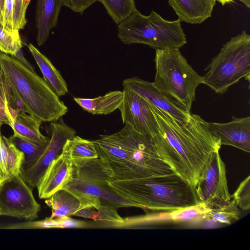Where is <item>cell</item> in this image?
I'll return each mask as SVG.
<instances>
[{
	"label": "cell",
	"mask_w": 250,
	"mask_h": 250,
	"mask_svg": "<svg viewBox=\"0 0 250 250\" xmlns=\"http://www.w3.org/2000/svg\"><path fill=\"white\" fill-rule=\"evenodd\" d=\"M10 87V83L0 69V122L11 126L13 118L8 100Z\"/></svg>",
	"instance_id": "cell-27"
},
{
	"label": "cell",
	"mask_w": 250,
	"mask_h": 250,
	"mask_svg": "<svg viewBox=\"0 0 250 250\" xmlns=\"http://www.w3.org/2000/svg\"><path fill=\"white\" fill-rule=\"evenodd\" d=\"M153 84L169 100L187 112L195 100L196 90L203 84L179 49L156 50Z\"/></svg>",
	"instance_id": "cell-5"
},
{
	"label": "cell",
	"mask_w": 250,
	"mask_h": 250,
	"mask_svg": "<svg viewBox=\"0 0 250 250\" xmlns=\"http://www.w3.org/2000/svg\"><path fill=\"white\" fill-rule=\"evenodd\" d=\"M1 215L27 220L37 219L41 206L21 174L9 177L0 185Z\"/></svg>",
	"instance_id": "cell-8"
},
{
	"label": "cell",
	"mask_w": 250,
	"mask_h": 250,
	"mask_svg": "<svg viewBox=\"0 0 250 250\" xmlns=\"http://www.w3.org/2000/svg\"><path fill=\"white\" fill-rule=\"evenodd\" d=\"M203 84L222 94L242 78L250 76V35L243 31L224 44L205 68Z\"/></svg>",
	"instance_id": "cell-7"
},
{
	"label": "cell",
	"mask_w": 250,
	"mask_h": 250,
	"mask_svg": "<svg viewBox=\"0 0 250 250\" xmlns=\"http://www.w3.org/2000/svg\"><path fill=\"white\" fill-rule=\"evenodd\" d=\"M0 184H1V182H0Z\"/></svg>",
	"instance_id": "cell-39"
},
{
	"label": "cell",
	"mask_w": 250,
	"mask_h": 250,
	"mask_svg": "<svg viewBox=\"0 0 250 250\" xmlns=\"http://www.w3.org/2000/svg\"><path fill=\"white\" fill-rule=\"evenodd\" d=\"M99 0H63V5L74 12L82 14L87 8Z\"/></svg>",
	"instance_id": "cell-34"
},
{
	"label": "cell",
	"mask_w": 250,
	"mask_h": 250,
	"mask_svg": "<svg viewBox=\"0 0 250 250\" xmlns=\"http://www.w3.org/2000/svg\"><path fill=\"white\" fill-rule=\"evenodd\" d=\"M45 202L52 209L51 218L73 216L81 207L79 199L64 189L54 193Z\"/></svg>",
	"instance_id": "cell-21"
},
{
	"label": "cell",
	"mask_w": 250,
	"mask_h": 250,
	"mask_svg": "<svg viewBox=\"0 0 250 250\" xmlns=\"http://www.w3.org/2000/svg\"><path fill=\"white\" fill-rule=\"evenodd\" d=\"M116 210L110 204L103 202L96 208H81L73 216L92 219L96 223L102 224V226L103 227L116 228L124 221L123 218L119 215Z\"/></svg>",
	"instance_id": "cell-22"
},
{
	"label": "cell",
	"mask_w": 250,
	"mask_h": 250,
	"mask_svg": "<svg viewBox=\"0 0 250 250\" xmlns=\"http://www.w3.org/2000/svg\"><path fill=\"white\" fill-rule=\"evenodd\" d=\"M181 21L163 19L152 10L148 16L137 9L118 25V36L125 44L140 43L156 50L180 49L187 43Z\"/></svg>",
	"instance_id": "cell-6"
},
{
	"label": "cell",
	"mask_w": 250,
	"mask_h": 250,
	"mask_svg": "<svg viewBox=\"0 0 250 250\" xmlns=\"http://www.w3.org/2000/svg\"><path fill=\"white\" fill-rule=\"evenodd\" d=\"M42 121L27 113L19 114L11 125L15 136L38 142L49 140V138L40 132Z\"/></svg>",
	"instance_id": "cell-23"
},
{
	"label": "cell",
	"mask_w": 250,
	"mask_h": 250,
	"mask_svg": "<svg viewBox=\"0 0 250 250\" xmlns=\"http://www.w3.org/2000/svg\"><path fill=\"white\" fill-rule=\"evenodd\" d=\"M4 0H0V12L3 19Z\"/></svg>",
	"instance_id": "cell-36"
},
{
	"label": "cell",
	"mask_w": 250,
	"mask_h": 250,
	"mask_svg": "<svg viewBox=\"0 0 250 250\" xmlns=\"http://www.w3.org/2000/svg\"><path fill=\"white\" fill-rule=\"evenodd\" d=\"M31 0H15L16 15L20 30L24 28L27 23L26 12Z\"/></svg>",
	"instance_id": "cell-33"
},
{
	"label": "cell",
	"mask_w": 250,
	"mask_h": 250,
	"mask_svg": "<svg viewBox=\"0 0 250 250\" xmlns=\"http://www.w3.org/2000/svg\"><path fill=\"white\" fill-rule=\"evenodd\" d=\"M73 165L60 153L51 163L39 182L37 188L40 199H47L74 178Z\"/></svg>",
	"instance_id": "cell-15"
},
{
	"label": "cell",
	"mask_w": 250,
	"mask_h": 250,
	"mask_svg": "<svg viewBox=\"0 0 250 250\" xmlns=\"http://www.w3.org/2000/svg\"><path fill=\"white\" fill-rule=\"evenodd\" d=\"M108 181L147 178L174 172L159 155L151 137L125 124L92 141Z\"/></svg>",
	"instance_id": "cell-2"
},
{
	"label": "cell",
	"mask_w": 250,
	"mask_h": 250,
	"mask_svg": "<svg viewBox=\"0 0 250 250\" xmlns=\"http://www.w3.org/2000/svg\"><path fill=\"white\" fill-rule=\"evenodd\" d=\"M27 47L48 86L59 97L67 94L68 92L67 83L51 61L32 44L29 43Z\"/></svg>",
	"instance_id": "cell-19"
},
{
	"label": "cell",
	"mask_w": 250,
	"mask_h": 250,
	"mask_svg": "<svg viewBox=\"0 0 250 250\" xmlns=\"http://www.w3.org/2000/svg\"><path fill=\"white\" fill-rule=\"evenodd\" d=\"M240 212L233 200L226 205L215 208L210 209L206 217L212 219L224 224L229 225L239 219Z\"/></svg>",
	"instance_id": "cell-26"
},
{
	"label": "cell",
	"mask_w": 250,
	"mask_h": 250,
	"mask_svg": "<svg viewBox=\"0 0 250 250\" xmlns=\"http://www.w3.org/2000/svg\"><path fill=\"white\" fill-rule=\"evenodd\" d=\"M216 0H168L181 22L200 24L211 16Z\"/></svg>",
	"instance_id": "cell-16"
},
{
	"label": "cell",
	"mask_w": 250,
	"mask_h": 250,
	"mask_svg": "<svg viewBox=\"0 0 250 250\" xmlns=\"http://www.w3.org/2000/svg\"><path fill=\"white\" fill-rule=\"evenodd\" d=\"M123 98V91L116 90L95 98L74 97L73 100L84 110L92 114L107 115L119 109Z\"/></svg>",
	"instance_id": "cell-20"
},
{
	"label": "cell",
	"mask_w": 250,
	"mask_h": 250,
	"mask_svg": "<svg viewBox=\"0 0 250 250\" xmlns=\"http://www.w3.org/2000/svg\"><path fill=\"white\" fill-rule=\"evenodd\" d=\"M60 119L58 122L51 123V138L38 160L30 168L21 171L22 179L32 189L37 187L48 167L62 151L66 142L76 135V131Z\"/></svg>",
	"instance_id": "cell-12"
},
{
	"label": "cell",
	"mask_w": 250,
	"mask_h": 250,
	"mask_svg": "<svg viewBox=\"0 0 250 250\" xmlns=\"http://www.w3.org/2000/svg\"><path fill=\"white\" fill-rule=\"evenodd\" d=\"M63 0H37L35 14L37 42L42 45L48 38L51 30L56 26Z\"/></svg>",
	"instance_id": "cell-17"
},
{
	"label": "cell",
	"mask_w": 250,
	"mask_h": 250,
	"mask_svg": "<svg viewBox=\"0 0 250 250\" xmlns=\"http://www.w3.org/2000/svg\"><path fill=\"white\" fill-rule=\"evenodd\" d=\"M7 146L6 166L9 178L20 174L24 155L10 140L3 136Z\"/></svg>",
	"instance_id": "cell-28"
},
{
	"label": "cell",
	"mask_w": 250,
	"mask_h": 250,
	"mask_svg": "<svg viewBox=\"0 0 250 250\" xmlns=\"http://www.w3.org/2000/svg\"><path fill=\"white\" fill-rule=\"evenodd\" d=\"M238 208L243 210L250 208V176L249 175L240 183L237 188L231 195Z\"/></svg>",
	"instance_id": "cell-31"
},
{
	"label": "cell",
	"mask_w": 250,
	"mask_h": 250,
	"mask_svg": "<svg viewBox=\"0 0 250 250\" xmlns=\"http://www.w3.org/2000/svg\"><path fill=\"white\" fill-rule=\"evenodd\" d=\"M9 139L24 155L21 171L32 167L39 159L49 140L38 142L13 135Z\"/></svg>",
	"instance_id": "cell-24"
},
{
	"label": "cell",
	"mask_w": 250,
	"mask_h": 250,
	"mask_svg": "<svg viewBox=\"0 0 250 250\" xmlns=\"http://www.w3.org/2000/svg\"><path fill=\"white\" fill-rule=\"evenodd\" d=\"M2 27L8 33L16 36H20V30L15 12V0H4Z\"/></svg>",
	"instance_id": "cell-29"
},
{
	"label": "cell",
	"mask_w": 250,
	"mask_h": 250,
	"mask_svg": "<svg viewBox=\"0 0 250 250\" xmlns=\"http://www.w3.org/2000/svg\"><path fill=\"white\" fill-rule=\"evenodd\" d=\"M151 106L159 125V134L152 138L159 155L176 174L194 188L212 155L220 150V140L198 115L191 113L184 123Z\"/></svg>",
	"instance_id": "cell-1"
},
{
	"label": "cell",
	"mask_w": 250,
	"mask_h": 250,
	"mask_svg": "<svg viewBox=\"0 0 250 250\" xmlns=\"http://www.w3.org/2000/svg\"><path fill=\"white\" fill-rule=\"evenodd\" d=\"M226 173L225 164L219 150L217 151L211 156L194 187L199 204L211 209L223 206L231 200Z\"/></svg>",
	"instance_id": "cell-9"
},
{
	"label": "cell",
	"mask_w": 250,
	"mask_h": 250,
	"mask_svg": "<svg viewBox=\"0 0 250 250\" xmlns=\"http://www.w3.org/2000/svg\"><path fill=\"white\" fill-rule=\"evenodd\" d=\"M123 85L177 120L184 123L188 121L191 112L186 111L169 100L153 83L133 77L124 80Z\"/></svg>",
	"instance_id": "cell-13"
},
{
	"label": "cell",
	"mask_w": 250,
	"mask_h": 250,
	"mask_svg": "<svg viewBox=\"0 0 250 250\" xmlns=\"http://www.w3.org/2000/svg\"><path fill=\"white\" fill-rule=\"evenodd\" d=\"M63 189L70 191L79 199L80 208H95L103 202L110 204L116 209L123 207L139 208L136 203L113 190L108 185V182H98L74 177Z\"/></svg>",
	"instance_id": "cell-10"
},
{
	"label": "cell",
	"mask_w": 250,
	"mask_h": 250,
	"mask_svg": "<svg viewBox=\"0 0 250 250\" xmlns=\"http://www.w3.org/2000/svg\"><path fill=\"white\" fill-rule=\"evenodd\" d=\"M219 3H220L223 6L227 4H229L233 2L235 0H216Z\"/></svg>",
	"instance_id": "cell-35"
},
{
	"label": "cell",
	"mask_w": 250,
	"mask_h": 250,
	"mask_svg": "<svg viewBox=\"0 0 250 250\" xmlns=\"http://www.w3.org/2000/svg\"><path fill=\"white\" fill-rule=\"evenodd\" d=\"M116 192L155 212H169L196 205L194 187L175 173L147 178L108 181Z\"/></svg>",
	"instance_id": "cell-3"
},
{
	"label": "cell",
	"mask_w": 250,
	"mask_h": 250,
	"mask_svg": "<svg viewBox=\"0 0 250 250\" xmlns=\"http://www.w3.org/2000/svg\"><path fill=\"white\" fill-rule=\"evenodd\" d=\"M117 24L127 17L136 9L134 0H99Z\"/></svg>",
	"instance_id": "cell-25"
},
{
	"label": "cell",
	"mask_w": 250,
	"mask_h": 250,
	"mask_svg": "<svg viewBox=\"0 0 250 250\" xmlns=\"http://www.w3.org/2000/svg\"><path fill=\"white\" fill-rule=\"evenodd\" d=\"M3 124L0 122V181L1 183L9 178L6 166V143L1 135L0 128Z\"/></svg>",
	"instance_id": "cell-32"
},
{
	"label": "cell",
	"mask_w": 250,
	"mask_h": 250,
	"mask_svg": "<svg viewBox=\"0 0 250 250\" xmlns=\"http://www.w3.org/2000/svg\"><path fill=\"white\" fill-rule=\"evenodd\" d=\"M0 25H1V26H2V25H3V19H2V16L1 15L0 12Z\"/></svg>",
	"instance_id": "cell-37"
},
{
	"label": "cell",
	"mask_w": 250,
	"mask_h": 250,
	"mask_svg": "<svg viewBox=\"0 0 250 250\" xmlns=\"http://www.w3.org/2000/svg\"><path fill=\"white\" fill-rule=\"evenodd\" d=\"M21 48L22 42L20 36L8 33L0 25V51L15 56Z\"/></svg>",
	"instance_id": "cell-30"
},
{
	"label": "cell",
	"mask_w": 250,
	"mask_h": 250,
	"mask_svg": "<svg viewBox=\"0 0 250 250\" xmlns=\"http://www.w3.org/2000/svg\"><path fill=\"white\" fill-rule=\"evenodd\" d=\"M61 153L74 167L98 158L93 141L76 135L66 142Z\"/></svg>",
	"instance_id": "cell-18"
},
{
	"label": "cell",
	"mask_w": 250,
	"mask_h": 250,
	"mask_svg": "<svg viewBox=\"0 0 250 250\" xmlns=\"http://www.w3.org/2000/svg\"><path fill=\"white\" fill-rule=\"evenodd\" d=\"M124 98L119 109L123 123L136 131L152 138L159 134L151 105L132 91L124 87Z\"/></svg>",
	"instance_id": "cell-11"
},
{
	"label": "cell",
	"mask_w": 250,
	"mask_h": 250,
	"mask_svg": "<svg viewBox=\"0 0 250 250\" xmlns=\"http://www.w3.org/2000/svg\"><path fill=\"white\" fill-rule=\"evenodd\" d=\"M1 216V212H0V216Z\"/></svg>",
	"instance_id": "cell-38"
},
{
	"label": "cell",
	"mask_w": 250,
	"mask_h": 250,
	"mask_svg": "<svg viewBox=\"0 0 250 250\" xmlns=\"http://www.w3.org/2000/svg\"><path fill=\"white\" fill-rule=\"evenodd\" d=\"M212 134L220 140L221 145L230 146L250 152V117L236 118L227 123L207 122Z\"/></svg>",
	"instance_id": "cell-14"
},
{
	"label": "cell",
	"mask_w": 250,
	"mask_h": 250,
	"mask_svg": "<svg viewBox=\"0 0 250 250\" xmlns=\"http://www.w3.org/2000/svg\"><path fill=\"white\" fill-rule=\"evenodd\" d=\"M0 69L26 106L28 114L42 122L60 119L67 107L34 69L14 56L0 51Z\"/></svg>",
	"instance_id": "cell-4"
}]
</instances>
